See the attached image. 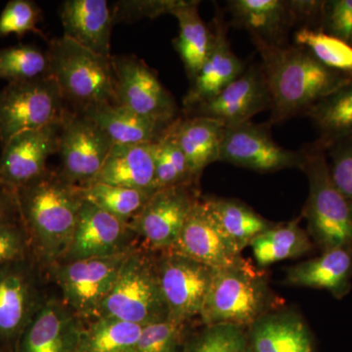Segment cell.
<instances>
[{
	"mask_svg": "<svg viewBox=\"0 0 352 352\" xmlns=\"http://www.w3.org/2000/svg\"><path fill=\"white\" fill-rule=\"evenodd\" d=\"M136 241L129 224L83 201L71 244L59 263L113 256L133 249Z\"/></svg>",
	"mask_w": 352,
	"mask_h": 352,
	"instance_id": "e0dca14e",
	"label": "cell"
},
{
	"mask_svg": "<svg viewBox=\"0 0 352 352\" xmlns=\"http://www.w3.org/2000/svg\"><path fill=\"white\" fill-rule=\"evenodd\" d=\"M156 263L168 319L189 325L200 318L214 268L173 249L157 252Z\"/></svg>",
	"mask_w": 352,
	"mask_h": 352,
	"instance_id": "30bf717a",
	"label": "cell"
},
{
	"mask_svg": "<svg viewBox=\"0 0 352 352\" xmlns=\"http://www.w3.org/2000/svg\"><path fill=\"white\" fill-rule=\"evenodd\" d=\"M188 326L170 319L143 326L132 352H182L189 336Z\"/></svg>",
	"mask_w": 352,
	"mask_h": 352,
	"instance_id": "74e56055",
	"label": "cell"
},
{
	"mask_svg": "<svg viewBox=\"0 0 352 352\" xmlns=\"http://www.w3.org/2000/svg\"><path fill=\"white\" fill-rule=\"evenodd\" d=\"M203 199L224 233L242 250L250 245L254 238L277 224L264 219L251 207L235 199Z\"/></svg>",
	"mask_w": 352,
	"mask_h": 352,
	"instance_id": "4dcf8cb0",
	"label": "cell"
},
{
	"mask_svg": "<svg viewBox=\"0 0 352 352\" xmlns=\"http://www.w3.org/2000/svg\"><path fill=\"white\" fill-rule=\"evenodd\" d=\"M66 104L52 76L8 83L0 90V146L22 132L62 122Z\"/></svg>",
	"mask_w": 352,
	"mask_h": 352,
	"instance_id": "52a82bcc",
	"label": "cell"
},
{
	"mask_svg": "<svg viewBox=\"0 0 352 352\" xmlns=\"http://www.w3.org/2000/svg\"><path fill=\"white\" fill-rule=\"evenodd\" d=\"M248 342L245 329L231 324H215L189 333L182 352H243Z\"/></svg>",
	"mask_w": 352,
	"mask_h": 352,
	"instance_id": "8d00e7d4",
	"label": "cell"
},
{
	"mask_svg": "<svg viewBox=\"0 0 352 352\" xmlns=\"http://www.w3.org/2000/svg\"><path fill=\"white\" fill-rule=\"evenodd\" d=\"M62 122L17 134L1 148V184L17 191L46 173L48 159L59 151Z\"/></svg>",
	"mask_w": 352,
	"mask_h": 352,
	"instance_id": "2e32d148",
	"label": "cell"
},
{
	"mask_svg": "<svg viewBox=\"0 0 352 352\" xmlns=\"http://www.w3.org/2000/svg\"><path fill=\"white\" fill-rule=\"evenodd\" d=\"M113 145L94 120L69 109L62 122L58 151L61 168L58 170L71 184L87 186L96 179Z\"/></svg>",
	"mask_w": 352,
	"mask_h": 352,
	"instance_id": "7c38bea8",
	"label": "cell"
},
{
	"mask_svg": "<svg viewBox=\"0 0 352 352\" xmlns=\"http://www.w3.org/2000/svg\"><path fill=\"white\" fill-rule=\"evenodd\" d=\"M173 249L214 270L243 258V250L224 233L201 198L190 212Z\"/></svg>",
	"mask_w": 352,
	"mask_h": 352,
	"instance_id": "d6986e66",
	"label": "cell"
},
{
	"mask_svg": "<svg viewBox=\"0 0 352 352\" xmlns=\"http://www.w3.org/2000/svg\"><path fill=\"white\" fill-rule=\"evenodd\" d=\"M98 317L149 325L168 320L156 263V252L138 245L129 252Z\"/></svg>",
	"mask_w": 352,
	"mask_h": 352,
	"instance_id": "8992f818",
	"label": "cell"
},
{
	"mask_svg": "<svg viewBox=\"0 0 352 352\" xmlns=\"http://www.w3.org/2000/svg\"><path fill=\"white\" fill-rule=\"evenodd\" d=\"M224 126L217 120L203 117H178L170 131L186 157L197 183L210 164L219 162Z\"/></svg>",
	"mask_w": 352,
	"mask_h": 352,
	"instance_id": "d4e9b609",
	"label": "cell"
},
{
	"mask_svg": "<svg viewBox=\"0 0 352 352\" xmlns=\"http://www.w3.org/2000/svg\"><path fill=\"white\" fill-rule=\"evenodd\" d=\"M278 305L266 277L242 258L214 270L199 319L201 326L231 324L248 330Z\"/></svg>",
	"mask_w": 352,
	"mask_h": 352,
	"instance_id": "277c9868",
	"label": "cell"
},
{
	"mask_svg": "<svg viewBox=\"0 0 352 352\" xmlns=\"http://www.w3.org/2000/svg\"><path fill=\"white\" fill-rule=\"evenodd\" d=\"M47 54L50 76L74 111L82 112L99 104H117L112 57L96 54L65 36L51 41Z\"/></svg>",
	"mask_w": 352,
	"mask_h": 352,
	"instance_id": "5b68a950",
	"label": "cell"
},
{
	"mask_svg": "<svg viewBox=\"0 0 352 352\" xmlns=\"http://www.w3.org/2000/svg\"><path fill=\"white\" fill-rule=\"evenodd\" d=\"M271 126L270 122L254 124L251 120L226 126L219 162L263 173L300 170L302 150L293 151L278 144L271 135Z\"/></svg>",
	"mask_w": 352,
	"mask_h": 352,
	"instance_id": "5bb4252c",
	"label": "cell"
},
{
	"mask_svg": "<svg viewBox=\"0 0 352 352\" xmlns=\"http://www.w3.org/2000/svg\"><path fill=\"white\" fill-rule=\"evenodd\" d=\"M155 191L154 143L113 145L94 183Z\"/></svg>",
	"mask_w": 352,
	"mask_h": 352,
	"instance_id": "484cf974",
	"label": "cell"
},
{
	"mask_svg": "<svg viewBox=\"0 0 352 352\" xmlns=\"http://www.w3.org/2000/svg\"><path fill=\"white\" fill-rule=\"evenodd\" d=\"M199 199L198 186L194 185L157 189L129 224L139 245L156 252L173 249Z\"/></svg>",
	"mask_w": 352,
	"mask_h": 352,
	"instance_id": "4fadbf2b",
	"label": "cell"
},
{
	"mask_svg": "<svg viewBox=\"0 0 352 352\" xmlns=\"http://www.w3.org/2000/svg\"><path fill=\"white\" fill-rule=\"evenodd\" d=\"M243 352H254V351H252V349L251 346H250L249 342H248V346H245V349H244V351H243Z\"/></svg>",
	"mask_w": 352,
	"mask_h": 352,
	"instance_id": "f6af8a7d",
	"label": "cell"
},
{
	"mask_svg": "<svg viewBox=\"0 0 352 352\" xmlns=\"http://www.w3.org/2000/svg\"><path fill=\"white\" fill-rule=\"evenodd\" d=\"M302 150L309 187L302 217L310 239L321 252L352 248V205L333 182L327 151L315 142Z\"/></svg>",
	"mask_w": 352,
	"mask_h": 352,
	"instance_id": "3957f363",
	"label": "cell"
},
{
	"mask_svg": "<svg viewBox=\"0 0 352 352\" xmlns=\"http://www.w3.org/2000/svg\"><path fill=\"white\" fill-rule=\"evenodd\" d=\"M0 352H4V351H2L1 349H0Z\"/></svg>",
	"mask_w": 352,
	"mask_h": 352,
	"instance_id": "bcb514c9",
	"label": "cell"
},
{
	"mask_svg": "<svg viewBox=\"0 0 352 352\" xmlns=\"http://www.w3.org/2000/svg\"><path fill=\"white\" fill-rule=\"evenodd\" d=\"M352 248H338L321 252L288 268L285 284L298 288L325 289L337 298L351 289Z\"/></svg>",
	"mask_w": 352,
	"mask_h": 352,
	"instance_id": "cb8c5ba5",
	"label": "cell"
},
{
	"mask_svg": "<svg viewBox=\"0 0 352 352\" xmlns=\"http://www.w3.org/2000/svg\"><path fill=\"white\" fill-rule=\"evenodd\" d=\"M252 41L261 55L270 89L271 126L305 115L317 102L351 80L352 76L324 66L302 46H275L258 38Z\"/></svg>",
	"mask_w": 352,
	"mask_h": 352,
	"instance_id": "6da1fadb",
	"label": "cell"
},
{
	"mask_svg": "<svg viewBox=\"0 0 352 352\" xmlns=\"http://www.w3.org/2000/svg\"><path fill=\"white\" fill-rule=\"evenodd\" d=\"M327 157L333 183L352 205V140L331 146Z\"/></svg>",
	"mask_w": 352,
	"mask_h": 352,
	"instance_id": "7bdbcfd3",
	"label": "cell"
},
{
	"mask_svg": "<svg viewBox=\"0 0 352 352\" xmlns=\"http://www.w3.org/2000/svg\"><path fill=\"white\" fill-rule=\"evenodd\" d=\"M43 270L34 256L0 267V349H17L47 296L41 285Z\"/></svg>",
	"mask_w": 352,
	"mask_h": 352,
	"instance_id": "9c48e42d",
	"label": "cell"
},
{
	"mask_svg": "<svg viewBox=\"0 0 352 352\" xmlns=\"http://www.w3.org/2000/svg\"><path fill=\"white\" fill-rule=\"evenodd\" d=\"M41 10L34 1L11 0L0 15V38L16 34L22 38L28 32L41 34L38 25Z\"/></svg>",
	"mask_w": 352,
	"mask_h": 352,
	"instance_id": "f35d334b",
	"label": "cell"
},
{
	"mask_svg": "<svg viewBox=\"0 0 352 352\" xmlns=\"http://www.w3.org/2000/svg\"><path fill=\"white\" fill-rule=\"evenodd\" d=\"M18 219L20 215L15 191L0 183V226Z\"/></svg>",
	"mask_w": 352,
	"mask_h": 352,
	"instance_id": "ee69618b",
	"label": "cell"
},
{
	"mask_svg": "<svg viewBox=\"0 0 352 352\" xmlns=\"http://www.w3.org/2000/svg\"><path fill=\"white\" fill-rule=\"evenodd\" d=\"M271 108V97L261 62L245 68L244 73L217 96L185 111L186 117L217 120L226 126L250 122L252 117Z\"/></svg>",
	"mask_w": 352,
	"mask_h": 352,
	"instance_id": "9a60e30c",
	"label": "cell"
},
{
	"mask_svg": "<svg viewBox=\"0 0 352 352\" xmlns=\"http://www.w3.org/2000/svg\"><path fill=\"white\" fill-rule=\"evenodd\" d=\"M60 16L65 38L101 56L112 57L111 34L115 21L106 0H66Z\"/></svg>",
	"mask_w": 352,
	"mask_h": 352,
	"instance_id": "7402d4cb",
	"label": "cell"
},
{
	"mask_svg": "<svg viewBox=\"0 0 352 352\" xmlns=\"http://www.w3.org/2000/svg\"><path fill=\"white\" fill-rule=\"evenodd\" d=\"M226 12L229 27L249 32L251 38L266 44L287 45L289 30L296 25L289 0H229Z\"/></svg>",
	"mask_w": 352,
	"mask_h": 352,
	"instance_id": "44dd1931",
	"label": "cell"
},
{
	"mask_svg": "<svg viewBox=\"0 0 352 352\" xmlns=\"http://www.w3.org/2000/svg\"><path fill=\"white\" fill-rule=\"evenodd\" d=\"M142 328L113 317H98L85 325L78 352H132Z\"/></svg>",
	"mask_w": 352,
	"mask_h": 352,
	"instance_id": "1f68e13d",
	"label": "cell"
},
{
	"mask_svg": "<svg viewBox=\"0 0 352 352\" xmlns=\"http://www.w3.org/2000/svg\"><path fill=\"white\" fill-rule=\"evenodd\" d=\"M80 113L94 120L113 145L157 142L171 124H160L141 117L118 104H99Z\"/></svg>",
	"mask_w": 352,
	"mask_h": 352,
	"instance_id": "4316f807",
	"label": "cell"
},
{
	"mask_svg": "<svg viewBox=\"0 0 352 352\" xmlns=\"http://www.w3.org/2000/svg\"><path fill=\"white\" fill-rule=\"evenodd\" d=\"M82 200L101 208L109 214L131 224L145 207L155 191L124 188L113 185L94 183L78 187Z\"/></svg>",
	"mask_w": 352,
	"mask_h": 352,
	"instance_id": "d6a6232c",
	"label": "cell"
},
{
	"mask_svg": "<svg viewBox=\"0 0 352 352\" xmlns=\"http://www.w3.org/2000/svg\"><path fill=\"white\" fill-rule=\"evenodd\" d=\"M15 193L32 254L46 271L61 261L71 244L83 203L78 187L48 168Z\"/></svg>",
	"mask_w": 352,
	"mask_h": 352,
	"instance_id": "7a4b0ae2",
	"label": "cell"
},
{
	"mask_svg": "<svg viewBox=\"0 0 352 352\" xmlns=\"http://www.w3.org/2000/svg\"><path fill=\"white\" fill-rule=\"evenodd\" d=\"M247 331L254 352H315L309 328L294 310H272Z\"/></svg>",
	"mask_w": 352,
	"mask_h": 352,
	"instance_id": "603a6c76",
	"label": "cell"
},
{
	"mask_svg": "<svg viewBox=\"0 0 352 352\" xmlns=\"http://www.w3.org/2000/svg\"><path fill=\"white\" fill-rule=\"evenodd\" d=\"M155 187L156 189L178 185L198 186L190 171L186 157L168 127L154 143Z\"/></svg>",
	"mask_w": 352,
	"mask_h": 352,
	"instance_id": "e575fe53",
	"label": "cell"
},
{
	"mask_svg": "<svg viewBox=\"0 0 352 352\" xmlns=\"http://www.w3.org/2000/svg\"><path fill=\"white\" fill-rule=\"evenodd\" d=\"M32 256L31 241L21 219L0 226V267Z\"/></svg>",
	"mask_w": 352,
	"mask_h": 352,
	"instance_id": "ab89813d",
	"label": "cell"
},
{
	"mask_svg": "<svg viewBox=\"0 0 352 352\" xmlns=\"http://www.w3.org/2000/svg\"><path fill=\"white\" fill-rule=\"evenodd\" d=\"M305 116L318 132L314 142L326 151L336 143L352 140V78L337 91L317 102Z\"/></svg>",
	"mask_w": 352,
	"mask_h": 352,
	"instance_id": "f1b7e54d",
	"label": "cell"
},
{
	"mask_svg": "<svg viewBox=\"0 0 352 352\" xmlns=\"http://www.w3.org/2000/svg\"><path fill=\"white\" fill-rule=\"evenodd\" d=\"M85 321L62 300L47 296L16 352H78Z\"/></svg>",
	"mask_w": 352,
	"mask_h": 352,
	"instance_id": "ffe728a7",
	"label": "cell"
},
{
	"mask_svg": "<svg viewBox=\"0 0 352 352\" xmlns=\"http://www.w3.org/2000/svg\"><path fill=\"white\" fill-rule=\"evenodd\" d=\"M200 1L180 0L171 11L177 19L179 34L175 46L182 58L190 82L196 78L207 59L212 45V31L199 14Z\"/></svg>",
	"mask_w": 352,
	"mask_h": 352,
	"instance_id": "83f0119b",
	"label": "cell"
},
{
	"mask_svg": "<svg viewBox=\"0 0 352 352\" xmlns=\"http://www.w3.org/2000/svg\"><path fill=\"white\" fill-rule=\"evenodd\" d=\"M210 28L212 31L210 52L183 98V112L214 98L227 85L239 78L245 69L244 62L231 48L226 10L217 4H215L214 17Z\"/></svg>",
	"mask_w": 352,
	"mask_h": 352,
	"instance_id": "ac0fdd59",
	"label": "cell"
},
{
	"mask_svg": "<svg viewBox=\"0 0 352 352\" xmlns=\"http://www.w3.org/2000/svg\"><path fill=\"white\" fill-rule=\"evenodd\" d=\"M300 220L277 223L252 241L250 247L259 267H267L285 259L300 258L312 251L314 242L307 231L300 226Z\"/></svg>",
	"mask_w": 352,
	"mask_h": 352,
	"instance_id": "f546056e",
	"label": "cell"
},
{
	"mask_svg": "<svg viewBox=\"0 0 352 352\" xmlns=\"http://www.w3.org/2000/svg\"><path fill=\"white\" fill-rule=\"evenodd\" d=\"M112 68L118 105L160 124H173L179 117L173 95L142 59L112 56Z\"/></svg>",
	"mask_w": 352,
	"mask_h": 352,
	"instance_id": "8fae6325",
	"label": "cell"
},
{
	"mask_svg": "<svg viewBox=\"0 0 352 352\" xmlns=\"http://www.w3.org/2000/svg\"><path fill=\"white\" fill-rule=\"evenodd\" d=\"M319 31L352 46V0H325Z\"/></svg>",
	"mask_w": 352,
	"mask_h": 352,
	"instance_id": "60d3db41",
	"label": "cell"
},
{
	"mask_svg": "<svg viewBox=\"0 0 352 352\" xmlns=\"http://www.w3.org/2000/svg\"><path fill=\"white\" fill-rule=\"evenodd\" d=\"M180 0H124L116 3L113 16L115 23H132L170 14Z\"/></svg>",
	"mask_w": 352,
	"mask_h": 352,
	"instance_id": "b9f144b4",
	"label": "cell"
},
{
	"mask_svg": "<svg viewBox=\"0 0 352 352\" xmlns=\"http://www.w3.org/2000/svg\"><path fill=\"white\" fill-rule=\"evenodd\" d=\"M131 250L104 258L62 261L46 271L61 289L62 300L82 320L92 321L98 318Z\"/></svg>",
	"mask_w": 352,
	"mask_h": 352,
	"instance_id": "ba28073f",
	"label": "cell"
},
{
	"mask_svg": "<svg viewBox=\"0 0 352 352\" xmlns=\"http://www.w3.org/2000/svg\"><path fill=\"white\" fill-rule=\"evenodd\" d=\"M294 39L324 66L352 76V46L342 39L308 28L298 30Z\"/></svg>",
	"mask_w": 352,
	"mask_h": 352,
	"instance_id": "d590c367",
	"label": "cell"
},
{
	"mask_svg": "<svg viewBox=\"0 0 352 352\" xmlns=\"http://www.w3.org/2000/svg\"><path fill=\"white\" fill-rule=\"evenodd\" d=\"M50 76L47 52L30 44L0 50V78L8 83L27 82Z\"/></svg>",
	"mask_w": 352,
	"mask_h": 352,
	"instance_id": "836d02e7",
	"label": "cell"
}]
</instances>
